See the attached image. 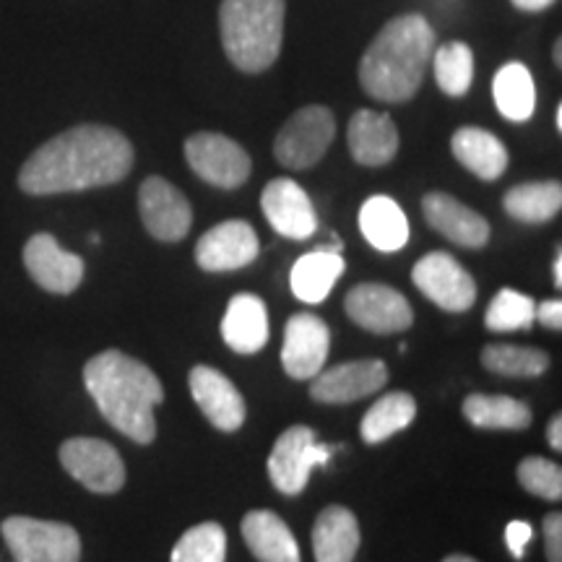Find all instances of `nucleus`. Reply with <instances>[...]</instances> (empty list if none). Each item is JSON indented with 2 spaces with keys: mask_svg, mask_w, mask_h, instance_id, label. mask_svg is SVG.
I'll return each instance as SVG.
<instances>
[{
  "mask_svg": "<svg viewBox=\"0 0 562 562\" xmlns=\"http://www.w3.org/2000/svg\"><path fill=\"white\" fill-rule=\"evenodd\" d=\"M5 544L16 562H79L81 539L74 526L40 521L30 516H11L3 526Z\"/></svg>",
  "mask_w": 562,
  "mask_h": 562,
  "instance_id": "nucleus-5",
  "label": "nucleus"
},
{
  "mask_svg": "<svg viewBox=\"0 0 562 562\" xmlns=\"http://www.w3.org/2000/svg\"><path fill=\"white\" fill-rule=\"evenodd\" d=\"M554 123H558V131H562V104H558V115H554Z\"/></svg>",
  "mask_w": 562,
  "mask_h": 562,
  "instance_id": "nucleus-44",
  "label": "nucleus"
},
{
  "mask_svg": "<svg viewBox=\"0 0 562 562\" xmlns=\"http://www.w3.org/2000/svg\"><path fill=\"white\" fill-rule=\"evenodd\" d=\"M227 554V533L220 524L209 521L191 526L178 539L172 550V562H224Z\"/></svg>",
  "mask_w": 562,
  "mask_h": 562,
  "instance_id": "nucleus-34",
  "label": "nucleus"
},
{
  "mask_svg": "<svg viewBox=\"0 0 562 562\" xmlns=\"http://www.w3.org/2000/svg\"><path fill=\"white\" fill-rule=\"evenodd\" d=\"M414 286L448 313H467L476 300V284L463 266L448 252L435 250L419 258L412 271Z\"/></svg>",
  "mask_w": 562,
  "mask_h": 562,
  "instance_id": "nucleus-9",
  "label": "nucleus"
},
{
  "mask_svg": "<svg viewBox=\"0 0 562 562\" xmlns=\"http://www.w3.org/2000/svg\"><path fill=\"white\" fill-rule=\"evenodd\" d=\"M334 112L323 104H307L281 125L277 140H273V157L290 170H311L334 144Z\"/></svg>",
  "mask_w": 562,
  "mask_h": 562,
  "instance_id": "nucleus-6",
  "label": "nucleus"
},
{
  "mask_svg": "<svg viewBox=\"0 0 562 562\" xmlns=\"http://www.w3.org/2000/svg\"><path fill=\"white\" fill-rule=\"evenodd\" d=\"M414 417H417V402L404 391L385 393L383 398H378L375 404L370 406L368 414L362 417L360 435L364 442L370 446H378V442L393 438L396 432L406 430L412 425Z\"/></svg>",
  "mask_w": 562,
  "mask_h": 562,
  "instance_id": "nucleus-30",
  "label": "nucleus"
},
{
  "mask_svg": "<svg viewBox=\"0 0 562 562\" xmlns=\"http://www.w3.org/2000/svg\"><path fill=\"white\" fill-rule=\"evenodd\" d=\"M188 385H191L193 402L199 404V409L206 414V419L216 430H240L245 422V398L224 372L199 364L191 370Z\"/></svg>",
  "mask_w": 562,
  "mask_h": 562,
  "instance_id": "nucleus-18",
  "label": "nucleus"
},
{
  "mask_svg": "<svg viewBox=\"0 0 562 562\" xmlns=\"http://www.w3.org/2000/svg\"><path fill=\"white\" fill-rule=\"evenodd\" d=\"M186 159L203 182L222 191L245 186L252 172L248 151L222 133H193L186 140Z\"/></svg>",
  "mask_w": 562,
  "mask_h": 562,
  "instance_id": "nucleus-8",
  "label": "nucleus"
},
{
  "mask_svg": "<svg viewBox=\"0 0 562 562\" xmlns=\"http://www.w3.org/2000/svg\"><path fill=\"white\" fill-rule=\"evenodd\" d=\"M463 417L480 430H526L531 425V409L513 396L472 393L463 398Z\"/></svg>",
  "mask_w": 562,
  "mask_h": 562,
  "instance_id": "nucleus-28",
  "label": "nucleus"
},
{
  "mask_svg": "<svg viewBox=\"0 0 562 562\" xmlns=\"http://www.w3.org/2000/svg\"><path fill=\"white\" fill-rule=\"evenodd\" d=\"M510 3L521 11H544L550 9L554 0H510Z\"/></svg>",
  "mask_w": 562,
  "mask_h": 562,
  "instance_id": "nucleus-40",
  "label": "nucleus"
},
{
  "mask_svg": "<svg viewBox=\"0 0 562 562\" xmlns=\"http://www.w3.org/2000/svg\"><path fill=\"white\" fill-rule=\"evenodd\" d=\"M435 53V32L419 13L391 19L360 60V83L372 100L398 104L412 100L425 81Z\"/></svg>",
  "mask_w": 562,
  "mask_h": 562,
  "instance_id": "nucleus-3",
  "label": "nucleus"
},
{
  "mask_svg": "<svg viewBox=\"0 0 562 562\" xmlns=\"http://www.w3.org/2000/svg\"><path fill=\"white\" fill-rule=\"evenodd\" d=\"M442 562H476V560L469 558V554H451V558H446Z\"/></svg>",
  "mask_w": 562,
  "mask_h": 562,
  "instance_id": "nucleus-42",
  "label": "nucleus"
},
{
  "mask_svg": "<svg viewBox=\"0 0 562 562\" xmlns=\"http://www.w3.org/2000/svg\"><path fill=\"white\" fill-rule=\"evenodd\" d=\"M331 347V331L313 313H297L286 321L281 364L292 381H313L323 370Z\"/></svg>",
  "mask_w": 562,
  "mask_h": 562,
  "instance_id": "nucleus-13",
  "label": "nucleus"
},
{
  "mask_svg": "<svg viewBox=\"0 0 562 562\" xmlns=\"http://www.w3.org/2000/svg\"><path fill=\"white\" fill-rule=\"evenodd\" d=\"M334 451L336 448L331 446H321L311 427H290L279 435L269 456V476L273 487L284 495H300L307 487L313 469L326 467Z\"/></svg>",
  "mask_w": 562,
  "mask_h": 562,
  "instance_id": "nucleus-7",
  "label": "nucleus"
},
{
  "mask_svg": "<svg viewBox=\"0 0 562 562\" xmlns=\"http://www.w3.org/2000/svg\"><path fill=\"white\" fill-rule=\"evenodd\" d=\"M360 550V524L344 505H328L313 526L315 562H351Z\"/></svg>",
  "mask_w": 562,
  "mask_h": 562,
  "instance_id": "nucleus-22",
  "label": "nucleus"
},
{
  "mask_svg": "<svg viewBox=\"0 0 562 562\" xmlns=\"http://www.w3.org/2000/svg\"><path fill=\"white\" fill-rule=\"evenodd\" d=\"M482 364L495 375L537 378L550 368V357L542 349L513 347V344H490L482 351Z\"/></svg>",
  "mask_w": 562,
  "mask_h": 562,
  "instance_id": "nucleus-31",
  "label": "nucleus"
},
{
  "mask_svg": "<svg viewBox=\"0 0 562 562\" xmlns=\"http://www.w3.org/2000/svg\"><path fill=\"white\" fill-rule=\"evenodd\" d=\"M261 209L271 227L290 240H311L318 229V214L311 195L290 178H277L263 188Z\"/></svg>",
  "mask_w": 562,
  "mask_h": 562,
  "instance_id": "nucleus-17",
  "label": "nucleus"
},
{
  "mask_svg": "<svg viewBox=\"0 0 562 562\" xmlns=\"http://www.w3.org/2000/svg\"><path fill=\"white\" fill-rule=\"evenodd\" d=\"M453 157L480 180H497L508 170V149L495 133L463 125L451 138Z\"/></svg>",
  "mask_w": 562,
  "mask_h": 562,
  "instance_id": "nucleus-25",
  "label": "nucleus"
},
{
  "mask_svg": "<svg viewBox=\"0 0 562 562\" xmlns=\"http://www.w3.org/2000/svg\"><path fill=\"white\" fill-rule=\"evenodd\" d=\"M222 336L237 355H258L269 341V313L256 294H235L222 321Z\"/></svg>",
  "mask_w": 562,
  "mask_h": 562,
  "instance_id": "nucleus-21",
  "label": "nucleus"
},
{
  "mask_svg": "<svg viewBox=\"0 0 562 562\" xmlns=\"http://www.w3.org/2000/svg\"><path fill=\"white\" fill-rule=\"evenodd\" d=\"M422 214L435 232H440L446 240L461 245V248L476 250L490 240L487 220L448 193H427L422 199Z\"/></svg>",
  "mask_w": 562,
  "mask_h": 562,
  "instance_id": "nucleus-19",
  "label": "nucleus"
},
{
  "mask_svg": "<svg viewBox=\"0 0 562 562\" xmlns=\"http://www.w3.org/2000/svg\"><path fill=\"white\" fill-rule=\"evenodd\" d=\"M552 273H554V286H562V252L560 250H558V256H554Z\"/></svg>",
  "mask_w": 562,
  "mask_h": 562,
  "instance_id": "nucleus-41",
  "label": "nucleus"
},
{
  "mask_svg": "<svg viewBox=\"0 0 562 562\" xmlns=\"http://www.w3.org/2000/svg\"><path fill=\"white\" fill-rule=\"evenodd\" d=\"M140 222L154 240L178 243L191 232L193 209L172 182L165 178H146L138 188Z\"/></svg>",
  "mask_w": 562,
  "mask_h": 562,
  "instance_id": "nucleus-12",
  "label": "nucleus"
},
{
  "mask_svg": "<svg viewBox=\"0 0 562 562\" xmlns=\"http://www.w3.org/2000/svg\"><path fill=\"white\" fill-rule=\"evenodd\" d=\"M284 0H222L224 53L243 74H263L277 63L284 42Z\"/></svg>",
  "mask_w": 562,
  "mask_h": 562,
  "instance_id": "nucleus-4",
  "label": "nucleus"
},
{
  "mask_svg": "<svg viewBox=\"0 0 562 562\" xmlns=\"http://www.w3.org/2000/svg\"><path fill=\"white\" fill-rule=\"evenodd\" d=\"M542 533H544L547 560L562 562V516L558 510L550 513V516H544Z\"/></svg>",
  "mask_w": 562,
  "mask_h": 562,
  "instance_id": "nucleus-36",
  "label": "nucleus"
},
{
  "mask_svg": "<svg viewBox=\"0 0 562 562\" xmlns=\"http://www.w3.org/2000/svg\"><path fill=\"white\" fill-rule=\"evenodd\" d=\"M533 542V529L526 521H510L505 526V544L516 560H524L526 547Z\"/></svg>",
  "mask_w": 562,
  "mask_h": 562,
  "instance_id": "nucleus-37",
  "label": "nucleus"
},
{
  "mask_svg": "<svg viewBox=\"0 0 562 562\" xmlns=\"http://www.w3.org/2000/svg\"><path fill=\"white\" fill-rule=\"evenodd\" d=\"M518 482L531 495L558 503L562 497V469L560 463L542 456H529L518 463Z\"/></svg>",
  "mask_w": 562,
  "mask_h": 562,
  "instance_id": "nucleus-35",
  "label": "nucleus"
},
{
  "mask_svg": "<svg viewBox=\"0 0 562 562\" xmlns=\"http://www.w3.org/2000/svg\"><path fill=\"white\" fill-rule=\"evenodd\" d=\"M389 383V368L383 360H355L321 370L311 383V396L318 404H355L372 396Z\"/></svg>",
  "mask_w": 562,
  "mask_h": 562,
  "instance_id": "nucleus-16",
  "label": "nucleus"
},
{
  "mask_svg": "<svg viewBox=\"0 0 562 562\" xmlns=\"http://www.w3.org/2000/svg\"><path fill=\"white\" fill-rule=\"evenodd\" d=\"M435 81L448 97H463L474 81V53L467 42H448L432 55Z\"/></svg>",
  "mask_w": 562,
  "mask_h": 562,
  "instance_id": "nucleus-32",
  "label": "nucleus"
},
{
  "mask_svg": "<svg viewBox=\"0 0 562 562\" xmlns=\"http://www.w3.org/2000/svg\"><path fill=\"white\" fill-rule=\"evenodd\" d=\"M537 321L542 323L544 328H552V331H560L562 328V302L554 297V300H544L542 305H537Z\"/></svg>",
  "mask_w": 562,
  "mask_h": 562,
  "instance_id": "nucleus-38",
  "label": "nucleus"
},
{
  "mask_svg": "<svg viewBox=\"0 0 562 562\" xmlns=\"http://www.w3.org/2000/svg\"><path fill=\"white\" fill-rule=\"evenodd\" d=\"M133 170V146L110 125L83 123L42 144L19 172L26 195L81 193L115 186Z\"/></svg>",
  "mask_w": 562,
  "mask_h": 562,
  "instance_id": "nucleus-1",
  "label": "nucleus"
},
{
  "mask_svg": "<svg viewBox=\"0 0 562 562\" xmlns=\"http://www.w3.org/2000/svg\"><path fill=\"white\" fill-rule=\"evenodd\" d=\"M533 311H537V302L529 294L516 290H501L495 294V300L490 302L487 315H484V326L497 334L529 331L533 321H537Z\"/></svg>",
  "mask_w": 562,
  "mask_h": 562,
  "instance_id": "nucleus-33",
  "label": "nucleus"
},
{
  "mask_svg": "<svg viewBox=\"0 0 562 562\" xmlns=\"http://www.w3.org/2000/svg\"><path fill=\"white\" fill-rule=\"evenodd\" d=\"M547 440H550V446L554 451H562V417L560 414H554L550 419V425H547Z\"/></svg>",
  "mask_w": 562,
  "mask_h": 562,
  "instance_id": "nucleus-39",
  "label": "nucleus"
},
{
  "mask_svg": "<svg viewBox=\"0 0 562 562\" xmlns=\"http://www.w3.org/2000/svg\"><path fill=\"white\" fill-rule=\"evenodd\" d=\"M243 537L258 562H300L297 539L277 513H248L243 518Z\"/></svg>",
  "mask_w": 562,
  "mask_h": 562,
  "instance_id": "nucleus-24",
  "label": "nucleus"
},
{
  "mask_svg": "<svg viewBox=\"0 0 562 562\" xmlns=\"http://www.w3.org/2000/svg\"><path fill=\"white\" fill-rule=\"evenodd\" d=\"M360 229L372 248L396 252L409 243V220L389 195H372L360 209Z\"/></svg>",
  "mask_w": 562,
  "mask_h": 562,
  "instance_id": "nucleus-26",
  "label": "nucleus"
},
{
  "mask_svg": "<svg viewBox=\"0 0 562 562\" xmlns=\"http://www.w3.org/2000/svg\"><path fill=\"white\" fill-rule=\"evenodd\" d=\"M344 311L357 326L378 336L402 334L414 323L409 300L393 286L375 284V281L357 284L344 300Z\"/></svg>",
  "mask_w": 562,
  "mask_h": 562,
  "instance_id": "nucleus-11",
  "label": "nucleus"
},
{
  "mask_svg": "<svg viewBox=\"0 0 562 562\" xmlns=\"http://www.w3.org/2000/svg\"><path fill=\"white\" fill-rule=\"evenodd\" d=\"M83 385L102 417L125 438L149 446L157 438L154 409L165 398L161 381L140 360L108 349L91 357L83 368Z\"/></svg>",
  "mask_w": 562,
  "mask_h": 562,
  "instance_id": "nucleus-2",
  "label": "nucleus"
},
{
  "mask_svg": "<svg viewBox=\"0 0 562 562\" xmlns=\"http://www.w3.org/2000/svg\"><path fill=\"white\" fill-rule=\"evenodd\" d=\"M562 186L558 180L524 182L510 188L503 199L505 214L524 224H544L560 214Z\"/></svg>",
  "mask_w": 562,
  "mask_h": 562,
  "instance_id": "nucleus-29",
  "label": "nucleus"
},
{
  "mask_svg": "<svg viewBox=\"0 0 562 562\" xmlns=\"http://www.w3.org/2000/svg\"><path fill=\"white\" fill-rule=\"evenodd\" d=\"M562 42L558 40V42H554V63H558V66H562Z\"/></svg>",
  "mask_w": 562,
  "mask_h": 562,
  "instance_id": "nucleus-43",
  "label": "nucleus"
},
{
  "mask_svg": "<svg viewBox=\"0 0 562 562\" xmlns=\"http://www.w3.org/2000/svg\"><path fill=\"white\" fill-rule=\"evenodd\" d=\"M492 97L503 117L513 123H526L537 110V87L531 70L524 63H505L492 81Z\"/></svg>",
  "mask_w": 562,
  "mask_h": 562,
  "instance_id": "nucleus-27",
  "label": "nucleus"
},
{
  "mask_svg": "<svg viewBox=\"0 0 562 562\" xmlns=\"http://www.w3.org/2000/svg\"><path fill=\"white\" fill-rule=\"evenodd\" d=\"M258 235L248 222L229 220L211 227L195 245V263L209 273L237 271L258 258Z\"/></svg>",
  "mask_w": 562,
  "mask_h": 562,
  "instance_id": "nucleus-15",
  "label": "nucleus"
},
{
  "mask_svg": "<svg viewBox=\"0 0 562 562\" xmlns=\"http://www.w3.org/2000/svg\"><path fill=\"white\" fill-rule=\"evenodd\" d=\"M347 140L351 157L362 167H383L398 154V128L389 112H355L349 121Z\"/></svg>",
  "mask_w": 562,
  "mask_h": 562,
  "instance_id": "nucleus-20",
  "label": "nucleus"
},
{
  "mask_svg": "<svg viewBox=\"0 0 562 562\" xmlns=\"http://www.w3.org/2000/svg\"><path fill=\"white\" fill-rule=\"evenodd\" d=\"M24 266L42 290L53 294L76 292L83 281V273H87L83 258L63 250L58 240L47 232H37L24 245Z\"/></svg>",
  "mask_w": 562,
  "mask_h": 562,
  "instance_id": "nucleus-14",
  "label": "nucleus"
},
{
  "mask_svg": "<svg viewBox=\"0 0 562 562\" xmlns=\"http://www.w3.org/2000/svg\"><path fill=\"white\" fill-rule=\"evenodd\" d=\"M60 463L76 482L100 495H112L125 484V463L108 440L70 438L60 446Z\"/></svg>",
  "mask_w": 562,
  "mask_h": 562,
  "instance_id": "nucleus-10",
  "label": "nucleus"
},
{
  "mask_svg": "<svg viewBox=\"0 0 562 562\" xmlns=\"http://www.w3.org/2000/svg\"><path fill=\"white\" fill-rule=\"evenodd\" d=\"M347 269L341 248H318L305 252L297 263L292 266V292L294 297L307 302V305H321L334 290V284Z\"/></svg>",
  "mask_w": 562,
  "mask_h": 562,
  "instance_id": "nucleus-23",
  "label": "nucleus"
}]
</instances>
